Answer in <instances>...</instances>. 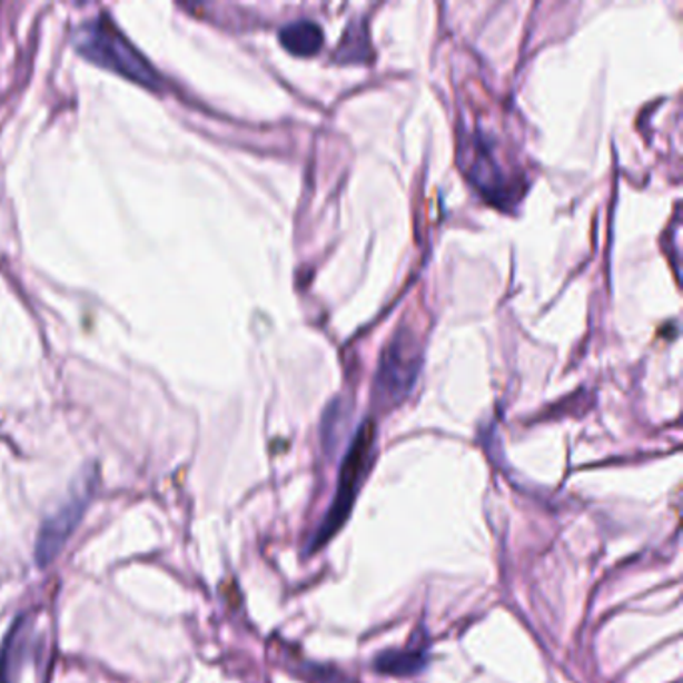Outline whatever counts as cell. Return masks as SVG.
Segmentation results:
<instances>
[{"instance_id":"obj_7","label":"cell","mask_w":683,"mask_h":683,"mask_svg":"<svg viewBox=\"0 0 683 683\" xmlns=\"http://www.w3.org/2000/svg\"><path fill=\"white\" fill-rule=\"evenodd\" d=\"M279 41L291 55L297 57H311L321 51L323 31L317 22L295 21L283 27Z\"/></svg>"},{"instance_id":"obj_4","label":"cell","mask_w":683,"mask_h":683,"mask_svg":"<svg viewBox=\"0 0 683 683\" xmlns=\"http://www.w3.org/2000/svg\"><path fill=\"white\" fill-rule=\"evenodd\" d=\"M419 365L422 353L413 333L407 329L395 333L392 343L383 352L377 372L375 389L379 392L382 402L399 403L405 399L417 379Z\"/></svg>"},{"instance_id":"obj_1","label":"cell","mask_w":683,"mask_h":683,"mask_svg":"<svg viewBox=\"0 0 683 683\" xmlns=\"http://www.w3.org/2000/svg\"><path fill=\"white\" fill-rule=\"evenodd\" d=\"M375 437H377V429H375V423L372 419L363 423L362 427L355 433L352 445L345 453V459L342 463L337 492L333 497L331 507H329L327 515L323 517L321 527L313 535L309 553L319 552L323 545L331 542L333 537L337 535V532H342L343 525L349 519L353 505L357 502L363 483H365V477L372 469Z\"/></svg>"},{"instance_id":"obj_2","label":"cell","mask_w":683,"mask_h":683,"mask_svg":"<svg viewBox=\"0 0 683 683\" xmlns=\"http://www.w3.org/2000/svg\"><path fill=\"white\" fill-rule=\"evenodd\" d=\"M75 47L85 59L102 69L122 75L149 89L159 87V75L152 69L151 62L105 17L85 22L75 34Z\"/></svg>"},{"instance_id":"obj_6","label":"cell","mask_w":683,"mask_h":683,"mask_svg":"<svg viewBox=\"0 0 683 683\" xmlns=\"http://www.w3.org/2000/svg\"><path fill=\"white\" fill-rule=\"evenodd\" d=\"M31 620L22 615L17 620L0 653V683H14V677L19 673L24 653H27V633H29Z\"/></svg>"},{"instance_id":"obj_8","label":"cell","mask_w":683,"mask_h":683,"mask_svg":"<svg viewBox=\"0 0 683 683\" xmlns=\"http://www.w3.org/2000/svg\"><path fill=\"white\" fill-rule=\"evenodd\" d=\"M307 680L313 683H353L339 670L323 667V665H315V663H309V667H307Z\"/></svg>"},{"instance_id":"obj_5","label":"cell","mask_w":683,"mask_h":683,"mask_svg":"<svg viewBox=\"0 0 683 683\" xmlns=\"http://www.w3.org/2000/svg\"><path fill=\"white\" fill-rule=\"evenodd\" d=\"M373 667L389 677H415L427 667V653L423 650H387L375 657Z\"/></svg>"},{"instance_id":"obj_3","label":"cell","mask_w":683,"mask_h":683,"mask_svg":"<svg viewBox=\"0 0 683 683\" xmlns=\"http://www.w3.org/2000/svg\"><path fill=\"white\" fill-rule=\"evenodd\" d=\"M95 493V473L82 475L79 487H75L71 497L62 503L57 512L52 513L47 522L42 523L39 540H37V563L47 567L55 562L62 552V547L71 540L75 529L81 525L82 517Z\"/></svg>"}]
</instances>
